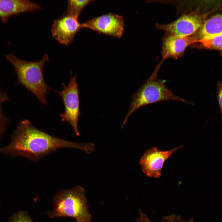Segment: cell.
Returning <instances> with one entry per match:
<instances>
[{"instance_id":"cell-3","label":"cell","mask_w":222,"mask_h":222,"mask_svg":"<svg viewBox=\"0 0 222 222\" xmlns=\"http://www.w3.org/2000/svg\"><path fill=\"white\" fill-rule=\"evenodd\" d=\"M53 209L46 212L52 219L69 217L79 222H89L91 220L85 191L81 186L58 192L53 197Z\"/></svg>"},{"instance_id":"cell-19","label":"cell","mask_w":222,"mask_h":222,"mask_svg":"<svg viewBox=\"0 0 222 222\" xmlns=\"http://www.w3.org/2000/svg\"><path fill=\"white\" fill-rule=\"evenodd\" d=\"M136 222H141L139 218H138V219L137 220V221Z\"/></svg>"},{"instance_id":"cell-15","label":"cell","mask_w":222,"mask_h":222,"mask_svg":"<svg viewBox=\"0 0 222 222\" xmlns=\"http://www.w3.org/2000/svg\"><path fill=\"white\" fill-rule=\"evenodd\" d=\"M196 42L208 48L222 50V35L198 39Z\"/></svg>"},{"instance_id":"cell-7","label":"cell","mask_w":222,"mask_h":222,"mask_svg":"<svg viewBox=\"0 0 222 222\" xmlns=\"http://www.w3.org/2000/svg\"><path fill=\"white\" fill-rule=\"evenodd\" d=\"M182 146H180L166 151H162L154 146L146 150L139 162L143 173L149 177L159 178L165 162L173 153Z\"/></svg>"},{"instance_id":"cell-11","label":"cell","mask_w":222,"mask_h":222,"mask_svg":"<svg viewBox=\"0 0 222 222\" xmlns=\"http://www.w3.org/2000/svg\"><path fill=\"white\" fill-rule=\"evenodd\" d=\"M197 40V38L192 35L182 37L168 34L163 40V57L177 59L182 55L187 46Z\"/></svg>"},{"instance_id":"cell-20","label":"cell","mask_w":222,"mask_h":222,"mask_svg":"<svg viewBox=\"0 0 222 222\" xmlns=\"http://www.w3.org/2000/svg\"><path fill=\"white\" fill-rule=\"evenodd\" d=\"M76 222H78V221H76ZM90 222V221H89V222Z\"/></svg>"},{"instance_id":"cell-2","label":"cell","mask_w":222,"mask_h":222,"mask_svg":"<svg viewBox=\"0 0 222 222\" xmlns=\"http://www.w3.org/2000/svg\"><path fill=\"white\" fill-rule=\"evenodd\" d=\"M5 57L14 68L18 83L32 93L41 103L47 104L46 95L47 90L51 88L44 80L43 70L49 61L48 55L45 54L41 60L34 61L22 60L12 53Z\"/></svg>"},{"instance_id":"cell-10","label":"cell","mask_w":222,"mask_h":222,"mask_svg":"<svg viewBox=\"0 0 222 222\" xmlns=\"http://www.w3.org/2000/svg\"><path fill=\"white\" fill-rule=\"evenodd\" d=\"M39 5L28 0H0V19L5 23L10 18L23 13L41 9Z\"/></svg>"},{"instance_id":"cell-13","label":"cell","mask_w":222,"mask_h":222,"mask_svg":"<svg viewBox=\"0 0 222 222\" xmlns=\"http://www.w3.org/2000/svg\"><path fill=\"white\" fill-rule=\"evenodd\" d=\"M92 1L91 0H68L66 13L78 18L83 9Z\"/></svg>"},{"instance_id":"cell-8","label":"cell","mask_w":222,"mask_h":222,"mask_svg":"<svg viewBox=\"0 0 222 222\" xmlns=\"http://www.w3.org/2000/svg\"><path fill=\"white\" fill-rule=\"evenodd\" d=\"M82 28V23L79 22L78 18L65 13L61 17L54 21L51 32L56 41L67 45L72 43L76 35Z\"/></svg>"},{"instance_id":"cell-16","label":"cell","mask_w":222,"mask_h":222,"mask_svg":"<svg viewBox=\"0 0 222 222\" xmlns=\"http://www.w3.org/2000/svg\"><path fill=\"white\" fill-rule=\"evenodd\" d=\"M9 222H34L27 212L19 211L10 218Z\"/></svg>"},{"instance_id":"cell-17","label":"cell","mask_w":222,"mask_h":222,"mask_svg":"<svg viewBox=\"0 0 222 222\" xmlns=\"http://www.w3.org/2000/svg\"><path fill=\"white\" fill-rule=\"evenodd\" d=\"M141 222H154L150 220L147 216L142 217L141 219ZM159 222H184L181 220L175 217L170 216H164L161 220Z\"/></svg>"},{"instance_id":"cell-9","label":"cell","mask_w":222,"mask_h":222,"mask_svg":"<svg viewBox=\"0 0 222 222\" xmlns=\"http://www.w3.org/2000/svg\"><path fill=\"white\" fill-rule=\"evenodd\" d=\"M202 26L201 17L195 12L185 14L174 21L157 27L169 34L186 37L192 35Z\"/></svg>"},{"instance_id":"cell-1","label":"cell","mask_w":222,"mask_h":222,"mask_svg":"<svg viewBox=\"0 0 222 222\" xmlns=\"http://www.w3.org/2000/svg\"><path fill=\"white\" fill-rule=\"evenodd\" d=\"M71 148L89 154L95 150L92 143H78L51 135L33 125L28 119L21 121L12 134L10 142L0 147V153L21 156L37 161L57 150Z\"/></svg>"},{"instance_id":"cell-6","label":"cell","mask_w":222,"mask_h":222,"mask_svg":"<svg viewBox=\"0 0 222 222\" xmlns=\"http://www.w3.org/2000/svg\"><path fill=\"white\" fill-rule=\"evenodd\" d=\"M83 28H88L99 33L117 38L124 31V21L119 14L109 13L93 18L82 23Z\"/></svg>"},{"instance_id":"cell-18","label":"cell","mask_w":222,"mask_h":222,"mask_svg":"<svg viewBox=\"0 0 222 222\" xmlns=\"http://www.w3.org/2000/svg\"><path fill=\"white\" fill-rule=\"evenodd\" d=\"M216 97L222 116V81H218L217 82Z\"/></svg>"},{"instance_id":"cell-14","label":"cell","mask_w":222,"mask_h":222,"mask_svg":"<svg viewBox=\"0 0 222 222\" xmlns=\"http://www.w3.org/2000/svg\"><path fill=\"white\" fill-rule=\"evenodd\" d=\"M9 100L7 94L3 91L0 84V139L5 132L9 122L8 118L3 112L2 105Z\"/></svg>"},{"instance_id":"cell-12","label":"cell","mask_w":222,"mask_h":222,"mask_svg":"<svg viewBox=\"0 0 222 222\" xmlns=\"http://www.w3.org/2000/svg\"><path fill=\"white\" fill-rule=\"evenodd\" d=\"M222 35V15H217L205 21L200 28L197 40Z\"/></svg>"},{"instance_id":"cell-5","label":"cell","mask_w":222,"mask_h":222,"mask_svg":"<svg viewBox=\"0 0 222 222\" xmlns=\"http://www.w3.org/2000/svg\"><path fill=\"white\" fill-rule=\"evenodd\" d=\"M70 72L71 77L68 84L66 86L62 82L63 90L56 92L61 97L64 106V113L60 115L61 121L70 124L76 134L79 136L78 123L80 112L78 85L76 74L72 76L71 71Z\"/></svg>"},{"instance_id":"cell-4","label":"cell","mask_w":222,"mask_h":222,"mask_svg":"<svg viewBox=\"0 0 222 222\" xmlns=\"http://www.w3.org/2000/svg\"><path fill=\"white\" fill-rule=\"evenodd\" d=\"M160 65L157 66L150 76L133 94L121 128L124 126L132 113L139 108L147 105L169 100L179 101L192 104L175 95L167 88L163 82L158 78L157 73Z\"/></svg>"}]
</instances>
